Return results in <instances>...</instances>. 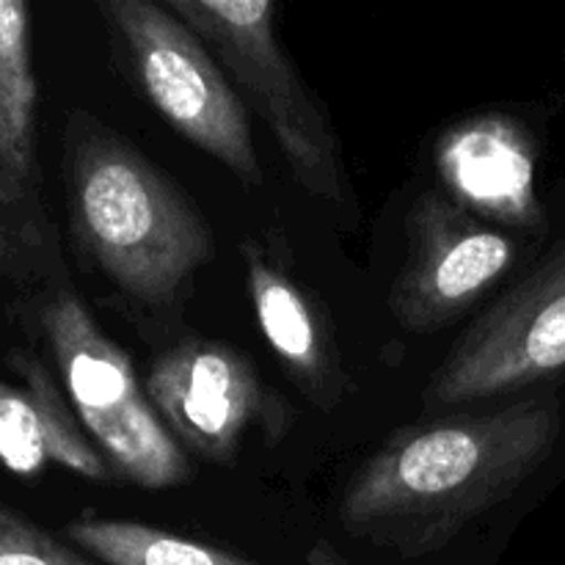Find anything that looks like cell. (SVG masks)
Listing matches in <instances>:
<instances>
[{"instance_id": "2", "label": "cell", "mask_w": 565, "mask_h": 565, "mask_svg": "<svg viewBox=\"0 0 565 565\" xmlns=\"http://www.w3.org/2000/svg\"><path fill=\"white\" fill-rule=\"evenodd\" d=\"M72 232L94 268L136 307H180L215 241L202 210L138 147L88 114L66 132Z\"/></svg>"}, {"instance_id": "12", "label": "cell", "mask_w": 565, "mask_h": 565, "mask_svg": "<svg viewBox=\"0 0 565 565\" xmlns=\"http://www.w3.org/2000/svg\"><path fill=\"white\" fill-rule=\"evenodd\" d=\"M36 163V75L31 61V11L0 0V180L20 193Z\"/></svg>"}, {"instance_id": "9", "label": "cell", "mask_w": 565, "mask_h": 565, "mask_svg": "<svg viewBox=\"0 0 565 565\" xmlns=\"http://www.w3.org/2000/svg\"><path fill=\"white\" fill-rule=\"evenodd\" d=\"M436 171L441 193L486 224H544L533 138L511 116L478 114L445 130L436 143Z\"/></svg>"}, {"instance_id": "6", "label": "cell", "mask_w": 565, "mask_h": 565, "mask_svg": "<svg viewBox=\"0 0 565 565\" xmlns=\"http://www.w3.org/2000/svg\"><path fill=\"white\" fill-rule=\"evenodd\" d=\"M565 370V243L497 298L434 370L425 412L513 395Z\"/></svg>"}, {"instance_id": "10", "label": "cell", "mask_w": 565, "mask_h": 565, "mask_svg": "<svg viewBox=\"0 0 565 565\" xmlns=\"http://www.w3.org/2000/svg\"><path fill=\"white\" fill-rule=\"evenodd\" d=\"M248 298L274 356L320 412H334L348 392L340 348L329 315L259 243L246 241Z\"/></svg>"}, {"instance_id": "3", "label": "cell", "mask_w": 565, "mask_h": 565, "mask_svg": "<svg viewBox=\"0 0 565 565\" xmlns=\"http://www.w3.org/2000/svg\"><path fill=\"white\" fill-rule=\"evenodd\" d=\"M66 401L114 478L147 491L177 489L191 461L160 423L125 348L97 326L83 298L55 290L39 309Z\"/></svg>"}, {"instance_id": "5", "label": "cell", "mask_w": 565, "mask_h": 565, "mask_svg": "<svg viewBox=\"0 0 565 565\" xmlns=\"http://www.w3.org/2000/svg\"><path fill=\"white\" fill-rule=\"evenodd\" d=\"M99 11L119 33L138 83L158 114L246 185L263 182L246 103L207 44L169 6L103 0Z\"/></svg>"}, {"instance_id": "4", "label": "cell", "mask_w": 565, "mask_h": 565, "mask_svg": "<svg viewBox=\"0 0 565 565\" xmlns=\"http://www.w3.org/2000/svg\"><path fill=\"white\" fill-rule=\"evenodd\" d=\"M166 6L207 44L241 99L263 116L298 185L315 199L345 204L340 143L276 36V6L270 0H169Z\"/></svg>"}, {"instance_id": "14", "label": "cell", "mask_w": 565, "mask_h": 565, "mask_svg": "<svg viewBox=\"0 0 565 565\" xmlns=\"http://www.w3.org/2000/svg\"><path fill=\"white\" fill-rule=\"evenodd\" d=\"M0 565H97L0 502Z\"/></svg>"}, {"instance_id": "1", "label": "cell", "mask_w": 565, "mask_h": 565, "mask_svg": "<svg viewBox=\"0 0 565 565\" xmlns=\"http://www.w3.org/2000/svg\"><path fill=\"white\" fill-rule=\"evenodd\" d=\"M557 436L555 401L406 425L348 480L342 530L408 561L434 555L511 500L550 461Z\"/></svg>"}, {"instance_id": "13", "label": "cell", "mask_w": 565, "mask_h": 565, "mask_svg": "<svg viewBox=\"0 0 565 565\" xmlns=\"http://www.w3.org/2000/svg\"><path fill=\"white\" fill-rule=\"evenodd\" d=\"M66 539L103 565H259L221 546L125 519H77Z\"/></svg>"}, {"instance_id": "8", "label": "cell", "mask_w": 565, "mask_h": 565, "mask_svg": "<svg viewBox=\"0 0 565 565\" xmlns=\"http://www.w3.org/2000/svg\"><path fill=\"white\" fill-rule=\"evenodd\" d=\"M143 390L177 445L210 463L235 461L248 428L268 419L257 367L226 342H177L154 359Z\"/></svg>"}, {"instance_id": "11", "label": "cell", "mask_w": 565, "mask_h": 565, "mask_svg": "<svg viewBox=\"0 0 565 565\" xmlns=\"http://www.w3.org/2000/svg\"><path fill=\"white\" fill-rule=\"evenodd\" d=\"M22 386L0 381V461L6 469L31 478L47 467H64L86 480L114 478L103 452L77 423L70 401L31 356H11Z\"/></svg>"}, {"instance_id": "7", "label": "cell", "mask_w": 565, "mask_h": 565, "mask_svg": "<svg viewBox=\"0 0 565 565\" xmlns=\"http://www.w3.org/2000/svg\"><path fill=\"white\" fill-rule=\"evenodd\" d=\"M516 259L505 232L452 202L419 193L406 215V263L390 292L392 318L414 334L467 315Z\"/></svg>"}]
</instances>
